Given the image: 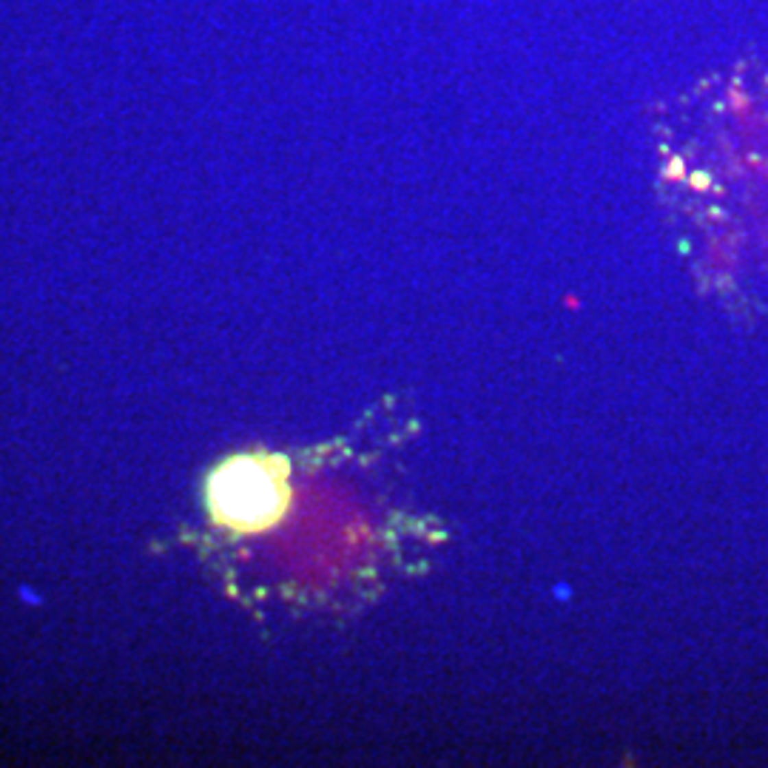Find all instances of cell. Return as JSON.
<instances>
[{"label":"cell","instance_id":"1","mask_svg":"<svg viewBox=\"0 0 768 768\" xmlns=\"http://www.w3.org/2000/svg\"><path fill=\"white\" fill-rule=\"evenodd\" d=\"M291 470L276 455H237L208 478V509L234 532L271 529L291 504Z\"/></svg>","mask_w":768,"mask_h":768}]
</instances>
